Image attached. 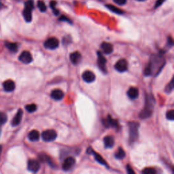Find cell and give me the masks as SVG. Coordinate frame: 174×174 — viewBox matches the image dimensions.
<instances>
[{"instance_id":"obj_1","label":"cell","mask_w":174,"mask_h":174,"mask_svg":"<svg viewBox=\"0 0 174 174\" xmlns=\"http://www.w3.org/2000/svg\"><path fill=\"white\" fill-rule=\"evenodd\" d=\"M164 66V59L163 58L162 55L152 56V59H150L149 64L147 65L146 68L144 70V73L146 76L152 75L154 72H156L155 74L161 70Z\"/></svg>"},{"instance_id":"obj_2","label":"cell","mask_w":174,"mask_h":174,"mask_svg":"<svg viewBox=\"0 0 174 174\" xmlns=\"http://www.w3.org/2000/svg\"><path fill=\"white\" fill-rule=\"evenodd\" d=\"M155 99L151 95H146V104L142 111L140 112L139 118L142 119L148 118L152 114L154 105H155Z\"/></svg>"},{"instance_id":"obj_3","label":"cell","mask_w":174,"mask_h":174,"mask_svg":"<svg viewBox=\"0 0 174 174\" xmlns=\"http://www.w3.org/2000/svg\"><path fill=\"white\" fill-rule=\"evenodd\" d=\"M139 126V124L137 122H130L129 123L130 142H134L138 139Z\"/></svg>"},{"instance_id":"obj_4","label":"cell","mask_w":174,"mask_h":174,"mask_svg":"<svg viewBox=\"0 0 174 174\" xmlns=\"http://www.w3.org/2000/svg\"><path fill=\"white\" fill-rule=\"evenodd\" d=\"M56 136H57V133H56L55 130L52 129L46 130L45 131H44L42 134L43 140L46 142H51L54 141V140L56 139Z\"/></svg>"},{"instance_id":"obj_5","label":"cell","mask_w":174,"mask_h":174,"mask_svg":"<svg viewBox=\"0 0 174 174\" xmlns=\"http://www.w3.org/2000/svg\"><path fill=\"white\" fill-rule=\"evenodd\" d=\"M45 48L50 49V50H54L56 48H58L59 45V41L57 38H48L47 40L44 44Z\"/></svg>"},{"instance_id":"obj_6","label":"cell","mask_w":174,"mask_h":174,"mask_svg":"<svg viewBox=\"0 0 174 174\" xmlns=\"http://www.w3.org/2000/svg\"><path fill=\"white\" fill-rule=\"evenodd\" d=\"M97 56H98V60H97V63L99 68L102 70V72L103 73L107 72V69H106V59L102 55L101 52L98 51L97 52Z\"/></svg>"},{"instance_id":"obj_7","label":"cell","mask_w":174,"mask_h":174,"mask_svg":"<svg viewBox=\"0 0 174 174\" xmlns=\"http://www.w3.org/2000/svg\"><path fill=\"white\" fill-rule=\"evenodd\" d=\"M114 68L118 72H125L128 69V63L125 59H120L117 61Z\"/></svg>"},{"instance_id":"obj_8","label":"cell","mask_w":174,"mask_h":174,"mask_svg":"<svg viewBox=\"0 0 174 174\" xmlns=\"http://www.w3.org/2000/svg\"><path fill=\"white\" fill-rule=\"evenodd\" d=\"M86 152L88 153V154H90V155H93V156H94L95 160H96L99 163L102 164V165L106 166V167H108V164H107L106 161V160H105L104 159H103V158H102V156L101 155H99V154L95 152L94 151V150H93L91 148H89L88 150H86Z\"/></svg>"},{"instance_id":"obj_9","label":"cell","mask_w":174,"mask_h":174,"mask_svg":"<svg viewBox=\"0 0 174 174\" xmlns=\"http://www.w3.org/2000/svg\"><path fill=\"white\" fill-rule=\"evenodd\" d=\"M19 59L25 64H29V63L32 62L33 57L29 51H23L20 55Z\"/></svg>"},{"instance_id":"obj_10","label":"cell","mask_w":174,"mask_h":174,"mask_svg":"<svg viewBox=\"0 0 174 174\" xmlns=\"http://www.w3.org/2000/svg\"><path fill=\"white\" fill-rule=\"evenodd\" d=\"M40 168V164L37 160L31 159L27 163V169L31 172H37Z\"/></svg>"},{"instance_id":"obj_11","label":"cell","mask_w":174,"mask_h":174,"mask_svg":"<svg viewBox=\"0 0 174 174\" xmlns=\"http://www.w3.org/2000/svg\"><path fill=\"white\" fill-rule=\"evenodd\" d=\"M76 160L74 158H73L72 156H69L68 158H66L63 162V169L65 171H68L71 169L73 166L75 165Z\"/></svg>"},{"instance_id":"obj_12","label":"cell","mask_w":174,"mask_h":174,"mask_svg":"<svg viewBox=\"0 0 174 174\" xmlns=\"http://www.w3.org/2000/svg\"><path fill=\"white\" fill-rule=\"evenodd\" d=\"M103 124L106 127L112 126V127H114V128L118 127L119 125L118 121H117L116 120L113 119L112 118V116L110 115L107 117L106 119L103 120Z\"/></svg>"},{"instance_id":"obj_13","label":"cell","mask_w":174,"mask_h":174,"mask_svg":"<svg viewBox=\"0 0 174 174\" xmlns=\"http://www.w3.org/2000/svg\"><path fill=\"white\" fill-rule=\"evenodd\" d=\"M82 79L85 80L86 82L88 83H91L94 82V80H95V73L89 71V70H86L85 72H83L82 75Z\"/></svg>"},{"instance_id":"obj_14","label":"cell","mask_w":174,"mask_h":174,"mask_svg":"<svg viewBox=\"0 0 174 174\" xmlns=\"http://www.w3.org/2000/svg\"><path fill=\"white\" fill-rule=\"evenodd\" d=\"M23 110H22L21 109H19V110H18L17 113L16 114L15 116H14V118H13V119L12 120L11 124H12V126H16L19 125V124L21 123L22 118H23Z\"/></svg>"},{"instance_id":"obj_15","label":"cell","mask_w":174,"mask_h":174,"mask_svg":"<svg viewBox=\"0 0 174 174\" xmlns=\"http://www.w3.org/2000/svg\"><path fill=\"white\" fill-rule=\"evenodd\" d=\"M3 86L6 92H12L15 89V83L12 80H8L3 84Z\"/></svg>"},{"instance_id":"obj_16","label":"cell","mask_w":174,"mask_h":174,"mask_svg":"<svg viewBox=\"0 0 174 174\" xmlns=\"http://www.w3.org/2000/svg\"><path fill=\"white\" fill-rule=\"evenodd\" d=\"M69 59L73 64L78 65L81 61L82 56L79 52H74L70 54Z\"/></svg>"},{"instance_id":"obj_17","label":"cell","mask_w":174,"mask_h":174,"mask_svg":"<svg viewBox=\"0 0 174 174\" xmlns=\"http://www.w3.org/2000/svg\"><path fill=\"white\" fill-rule=\"evenodd\" d=\"M101 48L103 52L106 55L111 54L114 51L113 46L111 44L108 42H103L101 45Z\"/></svg>"},{"instance_id":"obj_18","label":"cell","mask_w":174,"mask_h":174,"mask_svg":"<svg viewBox=\"0 0 174 174\" xmlns=\"http://www.w3.org/2000/svg\"><path fill=\"white\" fill-rule=\"evenodd\" d=\"M64 93H63L61 90L60 89H55L53 90L51 93V97L56 100V101H59V100H61L63 97H64Z\"/></svg>"},{"instance_id":"obj_19","label":"cell","mask_w":174,"mask_h":174,"mask_svg":"<svg viewBox=\"0 0 174 174\" xmlns=\"http://www.w3.org/2000/svg\"><path fill=\"white\" fill-rule=\"evenodd\" d=\"M127 95L130 99H135L138 97L139 96V91L137 88L135 87H130L127 91Z\"/></svg>"},{"instance_id":"obj_20","label":"cell","mask_w":174,"mask_h":174,"mask_svg":"<svg viewBox=\"0 0 174 174\" xmlns=\"http://www.w3.org/2000/svg\"><path fill=\"white\" fill-rule=\"evenodd\" d=\"M32 9H30L28 8L25 7L24 10L23 12V15L24 17L26 22L29 23L32 20Z\"/></svg>"},{"instance_id":"obj_21","label":"cell","mask_w":174,"mask_h":174,"mask_svg":"<svg viewBox=\"0 0 174 174\" xmlns=\"http://www.w3.org/2000/svg\"><path fill=\"white\" fill-rule=\"evenodd\" d=\"M103 142L106 148H112L114 145V139L112 136H106L103 139Z\"/></svg>"},{"instance_id":"obj_22","label":"cell","mask_w":174,"mask_h":174,"mask_svg":"<svg viewBox=\"0 0 174 174\" xmlns=\"http://www.w3.org/2000/svg\"><path fill=\"white\" fill-rule=\"evenodd\" d=\"M28 138L29 140H31V142L38 141V140L39 139V133L38 130H33L29 133Z\"/></svg>"},{"instance_id":"obj_23","label":"cell","mask_w":174,"mask_h":174,"mask_svg":"<svg viewBox=\"0 0 174 174\" xmlns=\"http://www.w3.org/2000/svg\"><path fill=\"white\" fill-rule=\"evenodd\" d=\"M39 159L44 162H47L51 166H54V163H52L51 159L44 153H42L39 155Z\"/></svg>"},{"instance_id":"obj_24","label":"cell","mask_w":174,"mask_h":174,"mask_svg":"<svg viewBox=\"0 0 174 174\" xmlns=\"http://www.w3.org/2000/svg\"><path fill=\"white\" fill-rule=\"evenodd\" d=\"M106 7L108 8V9H109L110 11L112 12H114L117 14H122L124 13V12L122 10L118 8L117 7H116V6H113L112 4H107Z\"/></svg>"},{"instance_id":"obj_25","label":"cell","mask_w":174,"mask_h":174,"mask_svg":"<svg viewBox=\"0 0 174 174\" xmlns=\"http://www.w3.org/2000/svg\"><path fill=\"white\" fill-rule=\"evenodd\" d=\"M6 46L7 48L12 52H16L18 51V44L16 43H12V42H6Z\"/></svg>"},{"instance_id":"obj_26","label":"cell","mask_w":174,"mask_h":174,"mask_svg":"<svg viewBox=\"0 0 174 174\" xmlns=\"http://www.w3.org/2000/svg\"><path fill=\"white\" fill-rule=\"evenodd\" d=\"M125 152L124 151V150L122 148H119L115 154V157L117 159H122L125 158Z\"/></svg>"},{"instance_id":"obj_27","label":"cell","mask_w":174,"mask_h":174,"mask_svg":"<svg viewBox=\"0 0 174 174\" xmlns=\"http://www.w3.org/2000/svg\"><path fill=\"white\" fill-rule=\"evenodd\" d=\"M38 7L39 10L42 12H46V10H47V7H46L45 3L43 1H41V0H39L38 2Z\"/></svg>"},{"instance_id":"obj_28","label":"cell","mask_w":174,"mask_h":174,"mask_svg":"<svg viewBox=\"0 0 174 174\" xmlns=\"http://www.w3.org/2000/svg\"><path fill=\"white\" fill-rule=\"evenodd\" d=\"M8 117L5 113L0 112V126H2L7 122Z\"/></svg>"},{"instance_id":"obj_29","label":"cell","mask_w":174,"mask_h":174,"mask_svg":"<svg viewBox=\"0 0 174 174\" xmlns=\"http://www.w3.org/2000/svg\"><path fill=\"white\" fill-rule=\"evenodd\" d=\"M142 173L143 174H155L156 173V171L155 169L151 168V167H148V168H145L142 172Z\"/></svg>"},{"instance_id":"obj_30","label":"cell","mask_w":174,"mask_h":174,"mask_svg":"<svg viewBox=\"0 0 174 174\" xmlns=\"http://www.w3.org/2000/svg\"><path fill=\"white\" fill-rule=\"evenodd\" d=\"M25 109L27 110V111L29 112H33L37 110V106L35 104H33V103H32V104L26 106Z\"/></svg>"},{"instance_id":"obj_31","label":"cell","mask_w":174,"mask_h":174,"mask_svg":"<svg viewBox=\"0 0 174 174\" xmlns=\"http://www.w3.org/2000/svg\"><path fill=\"white\" fill-rule=\"evenodd\" d=\"M56 2L55 1H51V4H50V6H51V8H52L53 12H54V14L55 15H58L59 12L58 10L56 8Z\"/></svg>"},{"instance_id":"obj_32","label":"cell","mask_w":174,"mask_h":174,"mask_svg":"<svg viewBox=\"0 0 174 174\" xmlns=\"http://www.w3.org/2000/svg\"><path fill=\"white\" fill-rule=\"evenodd\" d=\"M166 118H167V120H174V111H173V110H169V111L167 112Z\"/></svg>"},{"instance_id":"obj_33","label":"cell","mask_w":174,"mask_h":174,"mask_svg":"<svg viewBox=\"0 0 174 174\" xmlns=\"http://www.w3.org/2000/svg\"><path fill=\"white\" fill-rule=\"evenodd\" d=\"M173 80H172V81L170 82V83L169 84V85L167 86L166 89H165V91L167 93H170L171 92L173 91Z\"/></svg>"},{"instance_id":"obj_34","label":"cell","mask_w":174,"mask_h":174,"mask_svg":"<svg viewBox=\"0 0 174 174\" xmlns=\"http://www.w3.org/2000/svg\"><path fill=\"white\" fill-rule=\"evenodd\" d=\"M25 7L33 10V8H34V4H33V0H28V1H27L25 4Z\"/></svg>"},{"instance_id":"obj_35","label":"cell","mask_w":174,"mask_h":174,"mask_svg":"<svg viewBox=\"0 0 174 174\" xmlns=\"http://www.w3.org/2000/svg\"><path fill=\"white\" fill-rule=\"evenodd\" d=\"M113 2L116 3V4L120 5V6H123L126 4V0H113Z\"/></svg>"},{"instance_id":"obj_36","label":"cell","mask_w":174,"mask_h":174,"mask_svg":"<svg viewBox=\"0 0 174 174\" xmlns=\"http://www.w3.org/2000/svg\"><path fill=\"white\" fill-rule=\"evenodd\" d=\"M59 21H65V22H68L69 23H72V21L70 20L69 19H68L67 16H61V17L59 18Z\"/></svg>"},{"instance_id":"obj_37","label":"cell","mask_w":174,"mask_h":174,"mask_svg":"<svg viewBox=\"0 0 174 174\" xmlns=\"http://www.w3.org/2000/svg\"><path fill=\"white\" fill-rule=\"evenodd\" d=\"M165 0H157V1L156 2L155 8H157L158 7H159V6H161L163 4V3L165 2Z\"/></svg>"},{"instance_id":"obj_38","label":"cell","mask_w":174,"mask_h":174,"mask_svg":"<svg viewBox=\"0 0 174 174\" xmlns=\"http://www.w3.org/2000/svg\"><path fill=\"white\" fill-rule=\"evenodd\" d=\"M126 170H127V173H135V172H133V169L131 168V167L130 165H126Z\"/></svg>"},{"instance_id":"obj_39","label":"cell","mask_w":174,"mask_h":174,"mask_svg":"<svg viewBox=\"0 0 174 174\" xmlns=\"http://www.w3.org/2000/svg\"><path fill=\"white\" fill-rule=\"evenodd\" d=\"M2 152V146L1 145H0V156H1Z\"/></svg>"},{"instance_id":"obj_40","label":"cell","mask_w":174,"mask_h":174,"mask_svg":"<svg viewBox=\"0 0 174 174\" xmlns=\"http://www.w3.org/2000/svg\"><path fill=\"white\" fill-rule=\"evenodd\" d=\"M137 1H138V2H144V1H146V0H137Z\"/></svg>"},{"instance_id":"obj_41","label":"cell","mask_w":174,"mask_h":174,"mask_svg":"<svg viewBox=\"0 0 174 174\" xmlns=\"http://www.w3.org/2000/svg\"><path fill=\"white\" fill-rule=\"evenodd\" d=\"M1 126H0V133H1Z\"/></svg>"}]
</instances>
